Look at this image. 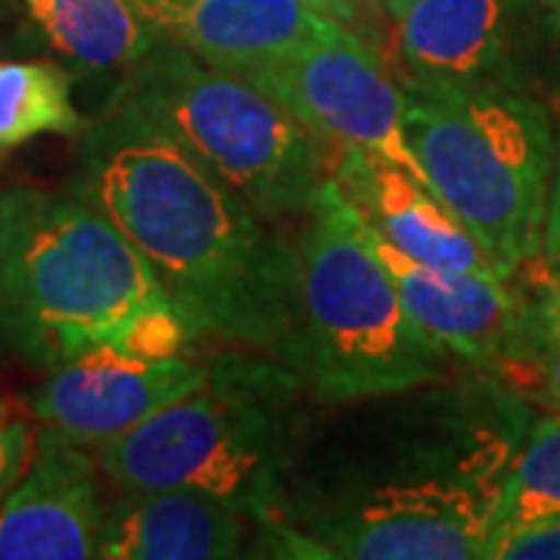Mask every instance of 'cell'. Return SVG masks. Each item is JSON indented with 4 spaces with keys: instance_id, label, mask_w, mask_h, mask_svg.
Wrapping results in <instances>:
<instances>
[{
    "instance_id": "obj_16",
    "label": "cell",
    "mask_w": 560,
    "mask_h": 560,
    "mask_svg": "<svg viewBox=\"0 0 560 560\" xmlns=\"http://www.w3.org/2000/svg\"><path fill=\"white\" fill-rule=\"evenodd\" d=\"M50 44L91 72L138 66L160 35L131 0H25Z\"/></svg>"
},
{
    "instance_id": "obj_6",
    "label": "cell",
    "mask_w": 560,
    "mask_h": 560,
    "mask_svg": "<svg viewBox=\"0 0 560 560\" xmlns=\"http://www.w3.org/2000/svg\"><path fill=\"white\" fill-rule=\"evenodd\" d=\"M405 131L427 184L511 271L545 241L558 131L511 84H401Z\"/></svg>"
},
{
    "instance_id": "obj_14",
    "label": "cell",
    "mask_w": 560,
    "mask_h": 560,
    "mask_svg": "<svg viewBox=\"0 0 560 560\" xmlns=\"http://www.w3.org/2000/svg\"><path fill=\"white\" fill-rule=\"evenodd\" d=\"M160 38L237 72L320 38L340 22L308 0H131Z\"/></svg>"
},
{
    "instance_id": "obj_25",
    "label": "cell",
    "mask_w": 560,
    "mask_h": 560,
    "mask_svg": "<svg viewBox=\"0 0 560 560\" xmlns=\"http://www.w3.org/2000/svg\"><path fill=\"white\" fill-rule=\"evenodd\" d=\"M536 3H539L541 13H545L548 25L560 35V0H536Z\"/></svg>"
},
{
    "instance_id": "obj_11",
    "label": "cell",
    "mask_w": 560,
    "mask_h": 560,
    "mask_svg": "<svg viewBox=\"0 0 560 560\" xmlns=\"http://www.w3.org/2000/svg\"><path fill=\"white\" fill-rule=\"evenodd\" d=\"M371 241L396 280L405 312L452 359L504 374L526 355L536 308L511 290V280L433 268L401 256L374 234Z\"/></svg>"
},
{
    "instance_id": "obj_7",
    "label": "cell",
    "mask_w": 560,
    "mask_h": 560,
    "mask_svg": "<svg viewBox=\"0 0 560 560\" xmlns=\"http://www.w3.org/2000/svg\"><path fill=\"white\" fill-rule=\"evenodd\" d=\"M116 103L153 121L265 221L308 215L330 178L324 140L237 72L172 40L128 69Z\"/></svg>"
},
{
    "instance_id": "obj_9",
    "label": "cell",
    "mask_w": 560,
    "mask_h": 560,
    "mask_svg": "<svg viewBox=\"0 0 560 560\" xmlns=\"http://www.w3.org/2000/svg\"><path fill=\"white\" fill-rule=\"evenodd\" d=\"M206 377V361L94 349L60 364L28 393V411L66 440L103 448L187 396Z\"/></svg>"
},
{
    "instance_id": "obj_21",
    "label": "cell",
    "mask_w": 560,
    "mask_h": 560,
    "mask_svg": "<svg viewBox=\"0 0 560 560\" xmlns=\"http://www.w3.org/2000/svg\"><path fill=\"white\" fill-rule=\"evenodd\" d=\"M35 455V436L28 420L7 399H0V501L22 480Z\"/></svg>"
},
{
    "instance_id": "obj_24",
    "label": "cell",
    "mask_w": 560,
    "mask_h": 560,
    "mask_svg": "<svg viewBox=\"0 0 560 560\" xmlns=\"http://www.w3.org/2000/svg\"><path fill=\"white\" fill-rule=\"evenodd\" d=\"M364 3H371V7H377V10H383L389 20H399L401 13L411 7V0H364Z\"/></svg>"
},
{
    "instance_id": "obj_20",
    "label": "cell",
    "mask_w": 560,
    "mask_h": 560,
    "mask_svg": "<svg viewBox=\"0 0 560 560\" xmlns=\"http://www.w3.org/2000/svg\"><path fill=\"white\" fill-rule=\"evenodd\" d=\"M482 560H560V511L492 529Z\"/></svg>"
},
{
    "instance_id": "obj_15",
    "label": "cell",
    "mask_w": 560,
    "mask_h": 560,
    "mask_svg": "<svg viewBox=\"0 0 560 560\" xmlns=\"http://www.w3.org/2000/svg\"><path fill=\"white\" fill-rule=\"evenodd\" d=\"M241 508L190 489L125 492L106 508L101 558L109 560H228L246 555Z\"/></svg>"
},
{
    "instance_id": "obj_13",
    "label": "cell",
    "mask_w": 560,
    "mask_h": 560,
    "mask_svg": "<svg viewBox=\"0 0 560 560\" xmlns=\"http://www.w3.org/2000/svg\"><path fill=\"white\" fill-rule=\"evenodd\" d=\"M101 460L47 430L22 480L0 501V560L101 558Z\"/></svg>"
},
{
    "instance_id": "obj_18",
    "label": "cell",
    "mask_w": 560,
    "mask_h": 560,
    "mask_svg": "<svg viewBox=\"0 0 560 560\" xmlns=\"http://www.w3.org/2000/svg\"><path fill=\"white\" fill-rule=\"evenodd\" d=\"M555 511H560V411L536 418L526 427L501 486L492 529Z\"/></svg>"
},
{
    "instance_id": "obj_10",
    "label": "cell",
    "mask_w": 560,
    "mask_h": 560,
    "mask_svg": "<svg viewBox=\"0 0 560 560\" xmlns=\"http://www.w3.org/2000/svg\"><path fill=\"white\" fill-rule=\"evenodd\" d=\"M536 0H411L396 20L401 84L526 88Z\"/></svg>"
},
{
    "instance_id": "obj_22",
    "label": "cell",
    "mask_w": 560,
    "mask_h": 560,
    "mask_svg": "<svg viewBox=\"0 0 560 560\" xmlns=\"http://www.w3.org/2000/svg\"><path fill=\"white\" fill-rule=\"evenodd\" d=\"M541 249L548 256H560V131L558 153H555V175H551V190H548V215H545V241Z\"/></svg>"
},
{
    "instance_id": "obj_17",
    "label": "cell",
    "mask_w": 560,
    "mask_h": 560,
    "mask_svg": "<svg viewBox=\"0 0 560 560\" xmlns=\"http://www.w3.org/2000/svg\"><path fill=\"white\" fill-rule=\"evenodd\" d=\"M69 75L54 62L0 60V156L40 135H79Z\"/></svg>"
},
{
    "instance_id": "obj_5",
    "label": "cell",
    "mask_w": 560,
    "mask_h": 560,
    "mask_svg": "<svg viewBox=\"0 0 560 560\" xmlns=\"http://www.w3.org/2000/svg\"><path fill=\"white\" fill-rule=\"evenodd\" d=\"M283 364L320 405H352L445 381L452 355L401 305L368 224L334 175L296 243V318Z\"/></svg>"
},
{
    "instance_id": "obj_19",
    "label": "cell",
    "mask_w": 560,
    "mask_h": 560,
    "mask_svg": "<svg viewBox=\"0 0 560 560\" xmlns=\"http://www.w3.org/2000/svg\"><path fill=\"white\" fill-rule=\"evenodd\" d=\"M508 371H529L541 383V393L555 405V411H560V300L548 296L533 312V334L526 355L514 361Z\"/></svg>"
},
{
    "instance_id": "obj_2",
    "label": "cell",
    "mask_w": 560,
    "mask_h": 560,
    "mask_svg": "<svg viewBox=\"0 0 560 560\" xmlns=\"http://www.w3.org/2000/svg\"><path fill=\"white\" fill-rule=\"evenodd\" d=\"M75 194L138 246L194 340L283 361L296 318V246L153 121L116 103L91 125Z\"/></svg>"
},
{
    "instance_id": "obj_8",
    "label": "cell",
    "mask_w": 560,
    "mask_h": 560,
    "mask_svg": "<svg viewBox=\"0 0 560 560\" xmlns=\"http://www.w3.org/2000/svg\"><path fill=\"white\" fill-rule=\"evenodd\" d=\"M243 81L283 106L337 150H364L427 180L405 131V91L381 57L349 28H334L237 69Z\"/></svg>"
},
{
    "instance_id": "obj_26",
    "label": "cell",
    "mask_w": 560,
    "mask_h": 560,
    "mask_svg": "<svg viewBox=\"0 0 560 560\" xmlns=\"http://www.w3.org/2000/svg\"><path fill=\"white\" fill-rule=\"evenodd\" d=\"M555 259H558V278H555V287H551V296L560 300V256H555Z\"/></svg>"
},
{
    "instance_id": "obj_12",
    "label": "cell",
    "mask_w": 560,
    "mask_h": 560,
    "mask_svg": "<svg viewBox=\"0 0 560 560\" xmlns=\"http://www.w3.org/2000/svg\"><path fill=\"white\" fill-rule=\"evenodd\" d=\"M330 175L371 234L401 256L480 278L511 280L517 275L482 246L427 180L396 162L364 150H340Z\"/></svg>"
},
{
    "instance_id": "obj_23",
    "label": "cell",
    "mask_w": 560,
    "mask_h": 560,
    "mask_svg": "<svg viewBox=\"0 0 560 560\" xmlns=\"http://www.w3.org/2000/svg\"><path fill=\"white\" fill-rule=\"evenodd\" d=\"M308 3H315L320 13H327L330 20H337L340 25H349V22H355V16H359L355 0H308Z\"/></svg>"
},
{
    "instance_id": "obj_3",
    "label": "cell",
    "mask_w": 560,
    "mask_h": 560,
    "mask_svg": "<svg viewBox=\"0 0 560 560\" xmlns=\"http://www.w3.org/2000/svg\"><path fill=\"white\" fill-rule=\"evenodd\" d=\"M0 327L38 368L94 349L184 355L175 302L116 221L79 194H0Z\"/></svg>"
},
{
    "instance_id": "obj_4",
    "label": "cell",
    "mask_w": 560,
    "mask_h": 560,
    "mask_svg": "<svg viewBox=\"0 0 560 560\" xmlns=\"http://www.w3.org/2000/svg\"><path fill=\"white\" fill-rule=\"evenodd\" d=\"M308 399L290 364L231 349L206 361L187 396L103 445L97 460L121 492H206L259 523L312 423Z\"/></svg>"
},
{
    "instance_id": "obj_1",
    "label": "cell",
    "mask_w": 560,
    "mask_h": 560,
    "mask_svg": "<svg viewBox=\"0 0 560 560\" xmlns=\"http://www.w3.org/2000/svg\"><path fill=\"white\" fill-rule=\"evenodd\" d=\"M305 427L259 521L271 555L470 560L486 555L526 408L480 386L423 383Z\"/></svg>"
}]
</instances>
